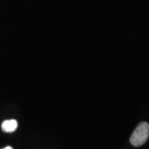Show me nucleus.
<instances>
[{
	"label": "nucleus",
	"instance_id": "obj_1",
	"mask_svg": "<svg viewBox=\"0 0 149 149\" xmlns=\"http://www.w3.org/2000/svg\"><path fill=\"white\" fill-rule=\"evenodd\" d=\"M149 137V124L141 122L130 136V141L134 146H140L146 143Z\"/></svg>",
	"mask_w": 149,
	"mask_h": 149
},
{
	"label": "nucleus",
	"instance_id": "obj_2",
	"mask_svg": "<svg viewBox=\"0 0 149 149\" xmlns=\"http://www.w3.org/2000/svg\"><path fill=\"white\" fill-rule=\"evenodd\" d=\"M17 121L15 120H6L1 124V129L5 133H10L15 131L17 128Z\"/></svg>",
	"mask_w": 149,
	"mask_h": 149
},
{
	"label": "nucleus",
	"instance_id": "obj_3",
	"mask_svg": "<svg viewBox=\"0 0 149 149\" xmlns=\"http://www.w3.org/2000/svg\"><path fill=\"white\" fill-rule=\"evenodd\" d=\"M3 149H13V148L11 146H7V147H6V148H3Z\"/></svg>",
	"mask_w": 149,
	"mask_h": 149
}]
</instances>
